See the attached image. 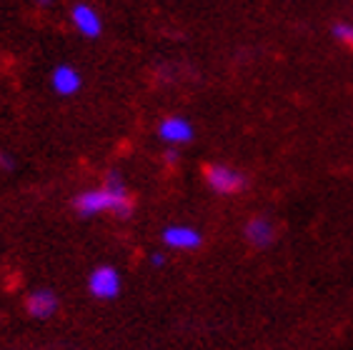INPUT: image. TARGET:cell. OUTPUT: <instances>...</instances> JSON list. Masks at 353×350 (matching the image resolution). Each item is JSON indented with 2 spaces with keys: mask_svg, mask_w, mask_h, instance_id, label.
I'll list each match as a JSON object with an SVG mask.
<instances>
[{
  "mask_svg": "<svg viewBox=\"0 0 353 350\" xmlns=\"http://www.w3.org/2000/svg\"><path fill=\"white\" fill-rule=\"evenodd\" d=\"M58 305H61L58 296H55L53 290H48V288L33 290V293L28 296V300H26L28 316H30V318H38V320H48L50 316H55Z\"/></svg>",
  "mask_w": 353,
  "mask_h": 350,
  "instance_id": "8992f818",
  "label": "cell"
},
{
  "mask_svg": "<svg viewBox=\"0 0 353 350\" xmlns=\"http://www.w3.org/2000/svg\"><path fill=\"white\" fill-rule=\"evenodd\" d=\"M50 85H53V90L58 95H75L78 90H81L83 78H81V73H78L73 65H58L53 70Z\"/></svg>",
  "mask_w": 353,
  "mask_h": 350,
  "instance_id": "9c48e42d",
  "label": "cell"
},
{
  "mask_svg": "<svg viewBox=\"0 0 353 350\" xmlns=\"http://www.w3.org/2000/svg\"><path fill=\"white\" fill-rule=\"evenodd\" d=\"M161 238H163L165 248L170 250H196L203 243V236L190 225H170V228L163 230Z\"/></svg>",
  "mask_w": 353,
  "mask_h": 350,
  "instance_id": "5b68a950",
  "label": "cell"
},
{
  "mask_svg": "<svg viewBox=\"0 0 353 350\" xmlns=\"http://www.w3.org/2000/svg\"><path fill=\"white\" fill-rule=\"evenodd\" d=\"M333 35H336V41H341L343 45H348L353 50V23H339V25H333Z\"/></svg>",
  "mask_w": 353,
  "mask_h": 350,
  "instance_id": "30bf717a",
  "label": "cell"
},
{
  "mask_svg": "<svg viewBox=\"0 0 353 350\" xmlns=\"http://www.w3.org/2000/svg\"><path fill=\"white\" fill-rule=\"evenodd\" d=\"M163 262H165V256H163V253H153V256H150V265H156V268H161Z\"/></svg>",
  "mask_w": 353,
  "mask_h": 350,
  "instance_id": "7c38bea8",
  "label": "cell"
},
{
  "mask_svg": "<svg viewBox=\"0 0 353 350\" xmlns=\"http://www.w3.org/2000/svg\"><path fill=\"white\" fill-rule=\"evenodd\" d=\"M33 3H38V6H41V8H48V6H50V3H53V0H33Z\"/></svg>",
  "mask_w": 353,
  "mask_h": 350,
  "instance_id": "4fadbf2b",
  "label": "cell"
},
{
  "mask_svg": "<svg viewBox=\"0 0 353 350\" xmlns=\"http://www.w3.org/2000/svg\"><path fill=\"white\" fill-rule=\"evenodd\" d=\"M205 183H208V188L213 193H221V196H233V193L245 188L243 173L231 168V165H223V163H216V165L205 168Z\"/></svg>",
  "mask_w": 353,
  "mask_h": 350,
  "instance_id": "7a4b0ae2",
  "label": "cell"
},
{
  "mask_svg": "<svg viewBox=\"0 0 353 350\" xmlns=\"http://www.w3.org/2000/svg\"><path fill=\"white\" fill-rule=\"evenodd\" d=\"M88 290L98 300H113L121 293V273L113 265H98L88 276Z\"/></svg>",
  "mask_w": 353,
  "mask_h": 350,
  "instance_id": "3957f363",
  "label": "cell"
},
{
  "mask_svg": "<svg viewBox=\"0 0 353 350\" xmlns=\"http://www.w3.org/2000/svg\"><path fill=\"white\" fill-rule=\"evenodd\" d=\"M70 18H73L75 30H78L81 35H85V38H98V35H101L103 21L95 8L85 6V3H78V6H73Z\"/></svg>",
  "mask_w": 353,
  "mask_h": 350,
  "instance_id": "52a82bcc",
  "label": "cell"
},
{
  "mask_svg": "<svg viewBox=\"0 0 353 350\" xmlns=\"http://www.w3.org/2000/svg\"><path fill=\"white\" fill-rule=\"evenodd\" d=\"M243 236H245V240L251 243L253 248H268V245L276 240V228H273V223L268 220V218L256 216L245 223Z\"/></svg>",
  "mask_w": 353,
  "mask_h": 350,
  "instance_id": "ba28073f",
  "label": "cell"
},
{
  "mask_svg": "<svg viewBox=\"0 0 353 350\" xmlns=\"http://www.w3.org/2000/svg\"><path fill=\"white\" fill-rule=\"evenodd\" d=\"M176 158H178L176 150H168V163H176Z\"/></svg>",
  "mask_w": 353,
  "mask_h": 350,
  "instance_id": "5bb4252c",
  "label": "cell"
},
{
  "mask_svg": "<svg viewBox=\"0 0 353 350\" xmlns=\"http://www.w3.org/2000/svg\"><path fill=\"white\" fill-rule=\"evenodd\" d=\"M0 170H13V161L6 153H0Z\"/></svg>",
  "mask_w": 353,
  "mask_h": 350,
  "instance_id": "8fae6325",
  "label": "cell"
},
{
  "mask_svg": "<svg viewBox=\"0 0 353 350\" xmlns=\"http://www.w3.org/2000/svg\"><path fill=\"white\" fill-rule=\"evenodd\" d=\"M158 135L161 141H165L168 145H185V143L193 141V125H190L188 118L183 115H170V118H163L161 125H158Z\"/></svg>",
  "mask_w": 353,
  "mask_h": 350,
  "instance_id": "277c9868",
  "label": "cell"
},
{
  "mask_svg": "<svg viewBox=\"0 0 353 350\" xmlns=\"http://www.w3.org/2000/svg\"><path fill=\"white\" fill-rule=\"evenodd\" d=\"M75 210L85 218L98 216V213H113L118 218H128L133 213V198H130V193L123 185L121 175L110 173L103 188L85 190L83 196H78Z\"/></svg>",
  "mask_w": 353,
  "mask_h": 350,
  "instance_id": "6da1fadb",
  "label": "cell"
}]
</instances>
